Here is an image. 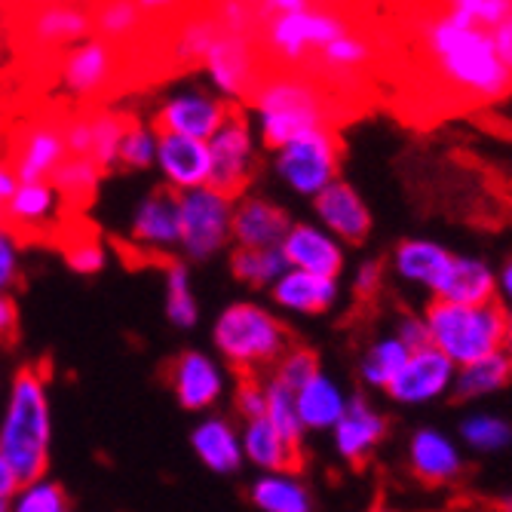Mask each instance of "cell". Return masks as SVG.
<instances>
[{"label": "cell", "instance_id": "obj_1", "mask_svg": "<svg viewBox=\"0 0 512 512\" xmlns=\"http://www.w3.org/2000/svg\"><path fill=\"white\" fill-rule=\"evenodd\" d=\"M411 50L421 83L433 96L460 108L491 105L512 92V74L494 53L491 34L485 28L457 25L442 7L436 16L414 22Z\"/></svg>", "mask_w": 512, "mask_h": 512}, {"label": "cell", "instance_id": "obj_2", "mask_svg": "<svg viewBox=\"0 0 512 512\" xmlns=\"http://www.w3.org/2000/svg\"><path fill=\"white\" fill-rule=\"evenodd\" d=\"M252 105L261 111V142L270 151H283L304 135L338 129L341 120H350V111L335 96L301 74L264 77Z\"/></svg>", "mask_w": 512, "mask_h": 512}, {"label": "cell", "instance_id": "obj_3", "mask_svg": "<svg viewBox=\"0 0 512 512\" xmlns=\"http://www.w3.org/2000/svg\"><path fill=\"white\" fill-rule=\"evenodd\" d=\"M50 399L46 378L37 365H22L10 387V402L0 424V457H4L22 488L46 476L50 467Z\"/></svg>", "mask_w": 512, "mask_h": 512}, {"label": "cell", "instance_id": "obj_4", "mask_svg": "<svg viewBox=\"0 0 512 512\" xmlns=\"http://www.w3.org/2000/svg\"><path fill=\"white\" fill-rule=\"evenodd\" d=\"M427 332L430 344L454 365H473L479 359H488L506 347V329L509 313L500 301H491L485 307H460L433 301L427 307Z\"/></svg>", "mask_w": 512, "mask_h": 512}, {"label": "cell", "instance_id": "obj_5", "mask_svg": "<svg viewBox=\"0 0 512 512\" xmlns=\"http://www.w3.org/2000/svg\"><path fill=\"white\" fill-rule=\"evenodd\" d=\"M215 347L240 371V378H258L255 371L276 365L292 350V335L273 313L258 304H230L215 322Z\"/></svg>", "mask_w": 512, "mask_h": 512}, {"label": "cell", "instance_id": "obj_6", "mask_svg": "<svg viewBox=\"0 0 512 512\" xmlns=\"http://www.w3.org/2000/svg\"><path fill=\"white\" fill-rule=\"evenodd\" d=\"M129 68H135L129 50H117L99 37H89L62 56L59 80L80 108H99L105 96L123 86Z\"/></svg>", "mask_w": 512, "mask_h": 512}, {"label": "cell", "instance_id": "obj_7", "mask_svg": "<svg viewBox=\"0 0 512 512\" xmlns=\"http://www.w3.org/2000/svg\"><path fill=\"white\" fill-rule=\"evenodd\" d=\"M209 148V184L215 194L227 197L234 203L243 197L249 181L255 175V145H252V129L243 114V108L230 105L227 120L221 129L206 142Z\"/></svg>", "mask_w": 512, "mask_h": 512}, {"label": "cell", "instance_id": "obj_8", "mask_svg": "<svg viewBox=\"0 0 512 512\" xmlns=\"http://www.w3.org/2000/svg\"><path fill=\"white\" fill-rule=\"evenodd\" d=\"M344 145L338 129H322L313 135H304L298 142L276 151V172L292 191L316 197L338 181Z\"/></svg>", "mask_w": 512, "mask_h": 512}, {"label": "cell", "instance_id": "obj_9", "mask_svg": "<svg viewBox=\"0 0 512 512\" xmlns=\"http://www.w3.org/2000/svg\"><path fill=\"white\" fill-rule=\"evenodd\" d=\"M234 203L212 188L178 194V246L194 261H206L230 243Z\"/></svg>", "mask_w": 512, "mask_h": 512}, {"label": "cell", "instance_id": "obj_10", "mask_svg": "<svg viewBox=\"0 0 512 512\" xmlns=\"http://www.w3.org/2000/svg\"><path fill=\"white\" fill-rule=\"evenodd\" d=\"M203 65H206L212 83L218 86V92H224L227 99L252 102L255 89L264 80V65L258 56V46H255V31L234 34V31L221 28V34L209 46Z\"/></svg>", "mask_w": 512, "mask_h": 512}, {"label": "cell", "instance_id": "obj_11", "mask_svg": "<svg viewBox=\"0 0 512 512\" xmlns=\"http://www.w3.org/2000/svg\"><path fill=\"white\" fill-rule=\"evenodd\" d=\"M7 163L19 184L50 181L65 160V117L46 114L28 120L7 148Z\"/></svg>", "mask_w": 512, "mask_h": 512}, {"label": "cell", "instance_id": "obj_12", "mask_svg": "<svg viewBox=\"0 0 512 512\" xmlns=\"http://www.w3.org/2000/svg\"><path fill=\"white\" fill-rule=\"evenodd\" d=\"M25 43L43 56H65L77 43L92 37V7L74 4H46L31 7L28 19H22Z\"/></svg>", "mask_w": 512, "mask_h": 512}, {"label": "cell", "instance_id": "obj_13", "mask_svg": "<svg viewBox=\"0 0 512 512\" xmlns=\"http://www.w3.org/2000/svg\"><path fill=\"white\" fill-rule=\"evenodd\" d=\"M230 105L212 96H178L169 99L151 120L154 135H181L194 142H209L227 120Z\"/></svg>", "mask_w": 512, "mask_h": 512}, {"label": "cell", "instance_id": "obj_14", "mask_svg": "<svg viewBox=\"0 0 512 512\" xmlns=\"http://www.w3.org/2000/svg\"><path fill=\"white\" fill-rule=\"evenodd\" d=\"M132 243L145 249V258H169V249L178 246V191L157 188L132 218Z\"/></svg>", "mask_w": 512, "mask_h": 512}, {"label": "cell", "instance_id": "obj_15", "mask_svg": "<svg viewBox=\"0 0 512 512\" xmlns=\"http://www.w3.org/2000/svg\"><path fill=\"white\" fill-rule=\"evenodd\" d=\"M451 378L454 365L436 347H424L417 353H408L402 371L393 378L387 393L399 402H427L442 396L451 387Z\"/></svg>", "mask_w": 512, "mask_h": 512}, {"label": "cell", "instance_id": "obj_16", "mask_svg": "<svg viewBox=\"0 0 512 512\" xmlns=\"http://www.w3.org/2000/svg\"><path fill=\"white\" fill-rule=\"evenodd\" d=\"M289 215L276 203L264 197H243L234 206V221H230V237L240 243V249H279V243L289 234Z\"/></svg>", "mask_w": 512, "mask_h": 512}, {"label": "cell", "instance_id": "obj_17", "mask_svg": "<svg viewBox=\"0 0 512 512\" xmlns=\"http://www.w3.org/2000/svg\"><path fill=\"white\" fill-rule=\"evenodd\" d=\"M157 163L169 181V188L188 194L209 184V148L206 142L181 135H157Z\"/></svg>", "mask_w": 512, "mask_h": 512}, {"label": "cell", "instance_id": "obj_18", "mask_svg": "<svg viewBox=\"0 0 512 512\" xmlns=\"http://www.w3.org/2000/svg\"><path fill=\"white\" fill-rule=\"evenodd\" d=\"M279 252H283L286 264H292V270L325 279H335L344 267V252L338 243L313 224H292L286 240L279 243Z\"/></svg>", "mask_w": 512, "mask_h": 512}, {"label": "cell", "instance_id": "obj_19", "mask_svg": "<svg viewBox=\"0 0 512 512\" xmlns=\"http://www.w3.org/2000/svg\"><path fill=\"white\" fill-rule=\"evenodd\" d=\"M316 212L322 224L338 234L341 240L359 246L365 243L368 230H371V212L359 200V194L344 181H332L322 194H316Z\"/></svg>", "mask_w": 512, "mask_h": 512}, {"label": "cell", "instance_id": "obj_20", "mask_svg": "<svg viewBox=\"0 0 512 512\" xmlns=\"http://www.w3.org/2000/svg\"><path fill=\"white\" fill-rule=\"evenodd\" d=\"M221 387H224L221 371L206 353H181L178 359H172V390L184 408L203 411L215 405Z\"/></svg>", "mask_w": 512, "mask_h": 512}, {"label": "cell", "instance_id": "obj_21", "mask_svg": "<svg viewBox=\"0 0 512 512\" xmlns=\"http://www.w3.org/2000/svg\"><path fill=\"white\" fill-rule=\"evenodd\" d=\"M436 301L445 304H460V307H485L494 298V273L482 261L470 258H451L448 270L439 276L433 286Z\"/></svg>", "mask_w": 512, "mask_h": 512}, {"label": "cell", "instance_id": "obj_22", "mask_svg": "<svg viewBox=\"0 0 512 512\" xmlns=\"http://www.w3.org/2000/svg\"><path fill=\"white\" fill-rule=\"evenodd\" d=\"M387 433V421L371 408L362 396H353L344 405L341 421L335 424V445L341 451L344 460L350 463H362L365 454L375 448Z\"/></svg>", "mask_w": 512, "mask_h": 512}, {"label": "cell", "instance_id": "obj_23", "mask_svg": "<svg viewBox=\"0 0 512 512\" xmlns=\"http://www.w3.org/2000/svg\"><path fill=\"white\" fill-rule=\"evenodd\" d=\"M338 298V283L325 276L286 270L273 283V301L295 313H325Z\"/></svg>", "mask_w": 512, "mask_h": 512}, {"label": "cell", "instance_id": "obj_24", "mask_svg": "<svg viewBox=\"0 0 512 512\" xmlns=\"http://www.w3.org/2000/svg\"><path fill=\"white\" fill-rule=\"evenodd\" d=\"M243 451L249 454L252 463H258L261 470H270L279 476H289L301 467V451L286 445V439L270 427L267 417H258V421L246 424Z\"/></svg>", "mask_w": 512, "mask_h": 512}, {"label": "cell", "instance_id": "obj_25", "mask_svg": "<svg viewBox=\"0 0 512 512\" xmlns=\"http://www.w3.org/2000/svg\"><path fill=\"white\" fill-rule=\"evenodd\" d=\"M411 470L430 485L451 482L460 473V454L442 433L421 430L411 439Z\"/></svg>", "mask_w": 512, "mask_h": 512}, {"label": "cell", "instance_id": "obj_26", "mask_svg": "<svg viewBox=\"0 0 512 512\" xmlns=\"http://www.w3.org/2000/svg\"><path fill=\"white\" fill-rule=\"evenodd\" d=\"M191 442H194L197 457L212 473H237L243 467V445L227 421H218V417L203 421L194 430Z\"/></svg>", "mask_w": 512, "mask_h": 512}, {"label": "cell", "instance_id": "obj_27", "mask_svg": "<svg viewBox=\"0 0 512 512\" xmlns=\"http://www.w3.org/2000/svg\"><path fill=\"white\" fill-rule=\"evenodd\" d=\"M344 396L338 393V387L325 378L316 375L310 378L298 393H295V408L301 417L304 430H322V427H335L344 414Z\"/></svg>", "mask_w": 512, "mask_h": 512}, {"label": "cell", "instance_id": "obj_28", "mask_svg": "<svg viewBox=\"0 0 512 512\" xmlns=\"http://www.w3.org/2000/svg\"><path fill=\"white\" fill-rule=\"evenodd\" d=\"M99 181H102V169L83 157H65L50 178V184L62 200L65 215H77L92 197H96Z\"/></svg>", "mask_w": 512, "mask_h": 512}, {"label": "cell", "instance_id": "obj_29", "mask_svg": "<svg viewBox=\"0 0 512 512\" xmlns=\"http://www.w3.org/2000/svg\"><path fill=\"white\" fill-rule=\"evenodd\" d=\"M451 252H445L442 246L436 243H427V240H405L399 249H396V270L411 279V283H424V286H436L439 276L448 270L451 264Z\"/></svg>", "mask_w": 512, "mask_h": 512}, {"label": "cell", "instance_id": "obj_30", "mask_svg": "<svg viewBox=\"0 0 512 512\" xmlns=\"http://www.w3.org/2000/svg\"><path fill=\"white\" fill-rule=\"evenodd\" d=\"M129 114L120 111H102V108H89V160L102 169L117 166V151H120V138L129 126Z\"/></svg>", "mask_w": 512, "mask_h": 512}, {"label": "cell", "instance_id": "obj_31", "mask_svg": "<svg viewBox=\"0 0 512 512\" xmlns=\"http://www.w3.org/2000/svg\"><path fill=\"white\" fill-rule=\"evenodd\" d=\"M509 378H512V356L500 350L488 359L463 365L454 381V390H457V399H476V396H488L500 390Z\"/></svg>", "mask_w": 512, "mask_h": 512}, {"label": "cell", "instance_id": "obj_32", "mask_svg": "<svg viewBox=\"0 0 512 512\" xmlns=\"http://www.w3.org/2000/svg\"><path fill=\"white\" fill-rule=\"evenodd\" d=\"M252 500L264 512H313L307 488L298 479L279 476V473L258 479L252 488Z\"/></svg>", "mask_w": 512, "mask_h": 512}, {"label": "cell", "instance_id": "obj_33", "mask_svg": "<svg viewBox=\"0 0 512 512\" xmlns=\"http://www.w3.org/2000/svg\"><path fill=\"white\" fill-rule=\"evenodd\" d=\"M286 258L279 249H234L230 255V270L240 279V283L249 286H273L279 276L286 273Z\"/></svg>", "mask_w": 512, "mask_h": 512}, {"label": "cell", "instance_id": "obj_34", "mask_svg": "<svg viewBox=\"0 0 512 512\" xmlns=\"http://www.w3.org/2000/svg\"><path fill=\"white\" fill-rule=\"evenodd\" d=\"M264 417L270 421V427L286 439V445L301 451V439H304V427L295 408V393H289L283 384H276L273 378L264 381Z\"/></svg>", "mask_w": 512, "mask_h": 512}, {"label": "cell", "instance_id": "obj_35", "mask_svg": "<svg viewBox=\"0 0 512 512\" xmlns=\"http://www.w3.org/2000/svg\"><path fill=\"white\" fill-rule=\"evenodd\" d=\"M166 316L178 329H191L197 325V298L191 292V276L181 261L166 264Z\"/></svg>", "mask_w": 512, "mask_h": 512}, {"label": "cell", "instance_id": "obj_36", "mask_svg": "<svg viewBox=\"0 0 512 512\" xmlns=\"http://www.w3.org/2000/svg\"><path fill=\"white\" fill-rule=\"evenodd\" d=\"M405 359H408V350L402 347L399 338H387V341L375 344L365 353V359H362V378H365V384L387 390L393 384V378L402 371Z\"/></svg>", "mask_w": 512, "mask_h": 512}, {"label": "cell", "instance_id": "obj_37", "mask_svg": "<svg viewBox=\"0 0 512 512\" xmlns=\"http://www.w3.org/2000/svg\"><path fill=\"white\" fill-rule=\"evenodd\" d=\"M442 13L457 25H473V28H497L503 19L512 16V0H454L445 4Z\"/></svg>", "mask_w": 512, "mask_h": 512}, {"label": "cell", "instance_id": "obj_38", "mask_svg": "<svg viewBox=\"0 0 512 512\" xmlns=\"http://www.w3.org/2000/svg\"><path fill=\"white\" fill-rule=\"evenodd\" d=\"M157 160V135L145 129L135 117L129 120L123 138H120V151H117V166L126 169H148Z\"/></svg>", "mask_w": 512, "mask_h": 512}, {"label": "cell", "instance_id": "obj_39", "mask_svg": "<svg viewBox=\"0 0 512 512\" xmlns=\"http://www.w3.org/2000/svg\"><path fill=\"white\" fill-rule=\"evenodd\" d=\"M319 375V362H316V353L313 350H304V347H292L283 359L273 365V381L283 384L289 393H298L310 378Z\"/></svg>", "mask_w": 512, "mask_h": 512}, {"label": "cell", "instance_id": "obj_40", "mask_svg": "<svg viewBox=\"0 0 512 512\" xmlns=\"http://www.w3.org/2000/svg\"><path fill=\"white\" fill-rule=\"evenodd\" d=\"M13 512H68V494L62 491V485L40 479L19 491Z\"/></svg>", "mask_w": 512, "mask_h": 512}, {"label": "cell", "instance_id": "obj_41", "mask_svg": "<svg viewBox=\"0 0 512 512\" xmlns=\"http://www.w3.org/2000/svg\"><path fill=\"white\" fill-rule=\"evenodd\" d=\"M62 252L71 270L77 273H99L105 267V246L96 237H83V234H65Z\"/></svg>", "mask_w": 512, "mask_h": 512}, {"label": "cell", "instance_id": "obj_42", "mask_svg": "<svg viewBox=\"0 0 512 512\" xmlns=\"http://www.w3.org/2000/svg\"><path fill=\"white\" fill-rule=\"evenodd\" d=\"M463 439L479 451H497V448L509 445L512 430L506 421H500V417L479 414V417H470V421L463 424Z\"/></svg>", "mask_w": 512, "mask_h": 512}, {"label": "cell", "instance_id": "obj_43", "mask_svg": "<svg viewBox=\"0 0 512 512\" xmlns=\"http://www.w3.org/2000/svg\"><path fill=\"white\" fill-rule=\"evenodd\" d=\"M19 240L10 234L0 221V295H7V289L16 286L19 279Z\"/></svg>", "mask_w": 512, "mask_h": 512}, {"label": "cell", "instance_id": "obj_44", "mask_svg": "<svg viewBox=\"0 0 512 512\" xmlns=\"http://www.w3.org/2000/svg\"><path fill=\"white\" fill-rule=\"evenodd\" d=\"M237 411L249 421H258L264 417V384L258 378H240L237 387Z\"/></svg>", "mask_w": 512, "mask_h": 512}, {"label": "cell", "instance_id": "obj_45", "mask_svg": "<svg viewBox=\"0 0 512 512\" xmlns=\"http://www.w3.org/2000/svg\"><path fill=\"white\" fill-rule=\"evenodd\" d=\"M19 341V307L10 295H0V347H16Z\"/></svg>", "mask_w": 512, "mask_h": 512}, {"label": "cell", "instance_id": "obj_46", "mask_svg": "<svg viewBox=\"0 0 512 512\" xmlns=\"http://www.w3.org/2000/svg\"><path fill=\"white\" fill-rule=\"evenodd\" d=\"M399 341L408 353H417V350H424V347H433L430 344V332H427V325L421 319H414V316H405L402 325H399Z\"/></svg>", "mask_w": 512, "mask_h": 512}, {"label": "cell", "instance_id": "obj_47", "mask_svg": "<svg viewBox=\"0 0 512 512\" xmlns=\"http://www.w3.org/2000/svg\"><path fill=\"white\" fill-rule=\"evenodd\" d=\"M356 295L368 298V295H375L381 289V261H365L356 273Z\"/></svg>", "mask_w": 512, "mask_h": 512}, {"label": "cell", "instance_id": "obj_48", "mask_svg": "<svg viewBox=\"0 0 512 512\" xmlns=\"http://www.w3.org/2000/svg\"><path fill=\"white\" fill-rule=\"evenodd\" d=\"M16 188H19V181H16V175H13L7 157L0 154V212H4V206L10 203V197H13Z\"/></svg>", "mask_w": 512, "mask_h": 512}, {"label": "cell", "instance_id": "obj_49", "mask_svg": "<svg viewBox=\"0 0 512 512\" xmlns=\"http://www.w3.org/2000/svg\"><path fill=\"white\" fill-rule=\"evenodd\" d=\"M19 491H22V482H19V476L13 473L10 463H7L4 457H0V497H4V500H13Z\"/></svg>", "mask_w": 512, "mask_h": 512}, {"label": "cell", "instance_id": "obj_50", "mask_svg": "<svg viewBox=\"0 0 512 512\" xmlns=\"http://www.w3.org/2000/svg\"><path fill=\"white\" fill-rule=\"evenodd\" d=\"M500 286H503V292H506V298L512 301V261L503 267V273H500Z\"/></svg>", "mask_w": 512, "mask_h": 512}, {"label": "cell", "instance_id": "obj_51", "mask_svg": "<svg viewBox=\"0 0 512 512\" xmlns=\"http://www.w3.org/2000/svg\"><path fill=\"white\" fill-rule=\"evenodd\" d=\"M503 353L512 356V313H509V329H506V347H503Z\"/></svg>", "mask_w": 512, "mask_h": 512}, {"label": "cell", "instance_id": "obj_52", "mask_svg": "<svg viewBox=\"0 0 512 512\" xmlns=\"http://www.w3.org/2000/svg\"><path fill=\"white\" fill-rule=\"evenodd\" d=\"M497 512H512V497H506V500L497 506Z\"/></svg>", "mask_w": 512, "mask_h": 512}, {"label": "cell", "instance_id": "obj_53", "mask_svg": "<svg viewBox=\"0 0 512 512\" xmlns=\"http://www.w3.org/2000/svg\"><path fill=\"white\" fill-rule=\"evenodd\" d=\"M0 512H13V503H10V500H4V497H0Z\"/></svg>", "mask_w": 512, "mask_h": 512}, {"label": "cell", "instance_id": "obj_54", "mask_svg": "<svg viewBox=\"0 0 512 512\" xmlns=\"http://www.w3.org/2000/svg\"><path fill=\"white\" fill-rule=\"evenodd\" d=\"M371 512H393V509H387V506H375V509H371Z\"/></svg>", "mask_w": 512, "mask_h": 512}]
</instances>
